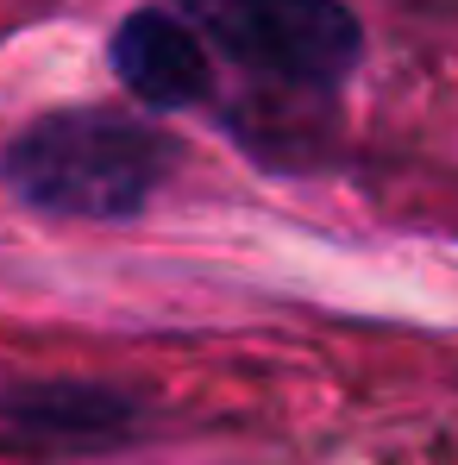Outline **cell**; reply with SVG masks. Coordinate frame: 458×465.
<instances>
[{
	"label": "cell",
	"mask_w": 458,
	"mask_h": 465,
	"mask_svg": "<svg viewBox=\"0 0 458 465\" xmlns=\"http://www.w3.org/2000/svg\"><path fill=\"white\" fill-rule=\"evenodd\" d=\"M170 163H176V145L151 120L120 107H63L6 139L0 183L38 214L132 221L163 189Z\"/></svg>",
	"instance_id": "obj_1"
},
{
	"label": "cell",
	"mask_w": 458,
	"mask_h": 465,
	"mask_svg": "<svg viewBox=\"0 0 458 465\" xmlns=\"http://www.w3.org/2000/svg\"><path fill=\"white\" fill-rule=\"evenodd\" d=\"M176 13L232 64L289 88H333L365 45L346 0H176Z\"/></svg>",
	"instance_id": "obj_2"
},
{
	"label": "cell",
	"mask_w": 458,
	"mask_h": 465,
	"mask_svg": "<svg viewBox=\"0 0 458 465\" xmlns=\"http://www.w3.org/2000/svg\"><path fill=\"white\" fill-rule=\"evenodd\" d=\"M107 57H113L120 88L132 101H145V107H163V114L195 107L214 88L208 38L176 6H139V13H126L120 32H113V45H107Z\"/></svg>",
	"instance_id": "obj_3"
},
{
	"label": "cell",
	"mask_w": 458,
	"mask_h": 465,
	"mask_svg": "<svg viewBox=\"0 0 458 465\" xmlns=\"http://www.w3.org/2000/svg\"><path fill=\"white\" fill-rule=\"evenodd\" d=\"M6 440H32V447H107L126 434L132 402L107 396V390H82V384H51V390H25L13 402H0Z\"/></svg>",
	"instance_id": "obj_4"
}]
</instances>
